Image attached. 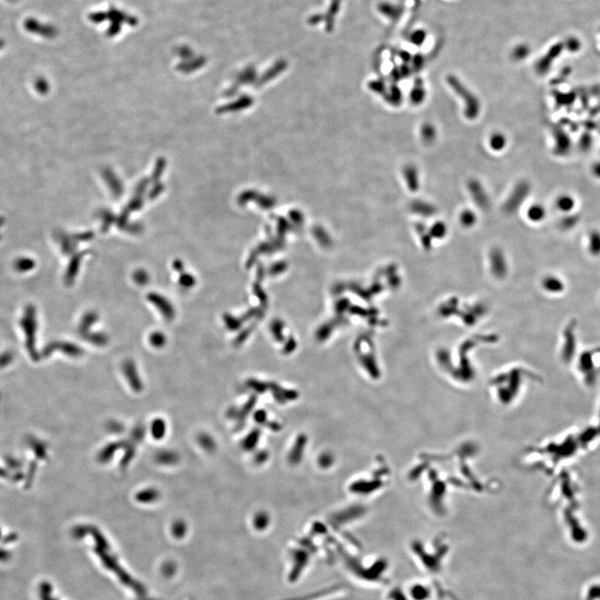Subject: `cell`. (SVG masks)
<instances>
[{
  "label": "cell",
  "mask_w": 600,
  "mask_h": 600,
  "mask_svg": "<svg viewBox=\"0 0 600 600\" xmlns=\"http://www.w3.org/2000/svg\"><path fill=\"white\" fill-rule=\"evenodd\" d=\"M448 84L452 90L456 93V95L463 99V102L465 106V117L472 120L479 116L481 110V104L479 99L475 95H473V93L471 92L468 87L465 86L455 76H449L448 78Z\"/></svg>",
  "instance_id": "7a4b0ae2"
},
{
  "label": "cell",
  "mask_w": 600,
  "mask_h": 600,
  "mask_svg": "<svg viewBox=\"0 0 600 600\" xmlns=\"http://www.w3.org/2000/svg\"><path fill=\"white\" fill-rule=\"evenodd\" d=\"M406 184L411 192H416L419 189V171L413 165H408L403 169Z\"/></svg>",
  "instance_id": "52a82bcc"
},
{
  "label": "cell",
  "mask_w": 600,
  "mask_h": 600,
  "mask_svg": "<svg viewBox=\"0 0 600 600\" xmlns=\"http://www.w3.org/2000/svg\"><path fill=\"white\" fill-rule=\"evenodd\" d=\"M437 135L435 128L431 124H425L422 126L421 137L425 143H432Z\"/></svg>",
  "instance_id": "7c38bea8"
},
{
  "label": "cell",
  "mask_w": 600,
  "mask_h": 600,
  "mask_svg": "<svg viewBox=\"0 0 600 600\" xmlns=\"http://www.w3.org/2000/svg\"><path fill=\"white\" fill-rule=\"evenodd\" d=\"M7 1H8V2H10V3H15V2H17V1H18V0H7Z\"/></svg>",
  "instance_id": "603a6c76"
},
{
  "label": "cell",
  "mask_w": 600,
  "mask_h": 600,
  "mask_svg": "<svg viewBox=\"0 0 600 600\" xmlns=\"http://www.w3.org/2000/svg\"><path fill=\"white\" fill-rule=\"evenodd\" d=\"M530 187L525 182H521L514 187V190L511 192L508 200L505 203L506 210L508 212H514L519 208V204L523 203L525 197L529 193Z\"/></svg>",
  "instance_id": "5b68a950"
},
{
  "label": "cell",
  "mask_w": 600,
  "mask_h": 600,
  "mask_svg": "<svg viewBox=\"0 0 600 600\" xmlns=\"http://www.w3.org/2000/svg\"><path fill=\"white\" fill-rule=\"evenodd\" d=\"M195 282L196 280H195V277L189 273H182L179 278V284L185 289H190L193 286H195Z\"/></svg>",
  "instance_id": "ac0fdd59"
},
{
  "label": "cell",
  "mask_w": 600,
  "mask_h": 600,
  "mask_svg": "<svg viewBox=\"0 0 600 600\" xmlns=\"http://www.w3.org/2000/svg\"><path fill=\"white\" fill-rule=\"evenodd\" d=\"M173 268H174V270L182 273L183 270H184V264H183L181 260H174L173 263Z\"/></svg>",
  "instance_id": "44dd1931"
},
{
  "label": "cell",
  "mask_w": 600,
  "mask_h": 600,
  "mask_svg": "<svg viewBox=\"0 0 600 600\" xmlns=\"http://www.w3.org/2000/svg\"><path fill=\"white\" fill-rule=\"evenodd\" d=\"M84 337L86 338L87 340L90 341L91 343H95V344L99 345V346L105 345L107 342H108V337L105 334L100 333H88Z\"/></svg>",
  "instance_id": "4fadbf2b"
},
{
  "label": "cell",
  "mask_w": 600,
  "mask_h": 600,
  "mask_svg": "<svg viewBox=\"0 0 600 600\" xmlns=\"http://www.w3.org/2000/svg\"><path fill=\"white\" fill-rule=\"evenodd\" d=\"M475 454L476 447L467 443L447 454H419L412 464L408 480L423 484L425 500L433 514L439 517L445 514L452 490L474 494L490 491L489 483L478 475L471 463Z\"/></svg>",
  "instance_id": "6da1fadb"
},
{
  "label": "cell",
  "mask_w": 600,
  "mask_h": 600,
  "mask_svg": "<svg viewBox=\"0 0 600 600\" xmlns=\"http://www.w3.org/2000/svg\"><path fill=\"white\" fill-rule=\"evenodd\" d=\"M468 189L473 201L478 205L481 206V208L489 207L490 200L480 182L476 179H471L468 183Z\"/></svg>",
  "instance_id": "8992f818"
},
{
  "label": "cell",
  "mask_w": 600,
  "mask_h": 600,
  "mask_svg": "<svg viewBox=\"0 0 600 600\" xmlns=\"http://www.w3.org/2000/svg\"><path fill=\"white\" fill-rule=\"evenodd\" d=\"M460 221L465 226H471L475 223V214L469 209L463 211L460 215Z\"/></svg>",
  "instance_id": "2e32d148"
},
{
  "label": "cell",
  "mask_w": 600,
  "mask_h": 600,
  "mask_svg": "<svg viewBox=\"0 0 600 600\" xmlns=\"http://www.w3.org/2000/svg\"><path fill=\"white\" fill-rule=\"evenodd\" d=\"M445 231H446V228L443 223H437L436 225L433 226V234H434L437 237H442L444 234Z\"/></svg>",
  "instance_id": "d6986e66"
},
{
  "label": "cell",
  "mask_w": 600,
  "mask_h": 600,
  "mask_svg": "<svg viewBox=\"0 0 600 600\" xmlns=\"http://www.w3.org/2000/svg\"><path fill=\"white\" fill-rule=\"evenodd\" d=\"M4 45H5V42H4V40H3V38H0V50H1V49H3V47H4Z\"/></svg>",
  "instance_id": "7402d4cb"
},
{
  "label": "cell",
  "mask_w": 600,
  "mask_h": 600,
  "mask_svg": "<svg viewBox=\"0 0 600 600\" xmlns=\"http://www.w3.org/2000/svg\"><path fill=\"white\" fill-rule=\"evenodd\" d=\"M528 216L532 221H539L544 216V209L540 205H533L528 211Z\"/></svg>",
  "instance_id": "5bb4252c"
},
{
  "label": "cell",
  "mask_w": 600,
  "mask_h": 600,
  "mask_svg": "<svg viewBox=\"0 0 600 600\" xmlns=\"http://www.w3.org/2000/svg\"><path fill=\"white\" fill-rule=\"evenodd\" d=\"M571 204H572V201L566 197L561 198V199L558 200V205H559V208H560L568 209L570 207Z\"/></svg>",
  "instance_id": "ffe728a7"
},
{
  "label": "cell",
  "mask_w": 600,
  "mask_h": 600,
  "mask_svg": "<svg viewBox=\"0 0 600 600\" xmlns=\"http://www.w3.org/2000/svg\"><path fill=\"white\" fill-rule=\"evenodd\" d=\"M507 138L503 134V133L495 132L493 133L490 135V139H489V144H490V149L495 152L502 151L505 149L507 145Z\"/></svg>",
  "instance_id": "9c48e42d"
},
{
  "label": "cell",
  "mask_w": 600,
  "mask_h": 600,
  "mask_svg": "<svg viewBox=\"0 0 600 600\" xmlns=\"http://www.w3.org/2000/svg\"><path fill=\"white\" fill-rule=\"evenodd\" d=\"M24 28L30 33L41 36L43 38H51L57 34V30L53 25L39 21L38 19L30 17L24 21Z\"/></svg>",
  "instance_id": "3957f363"
},
{
  "label": "cell",
  "mask_w": 600,
  "mask_h": 600,
  "mask_svg": "<svg viewBox=\"0 0 600 600\" xmlns=\"http://www.w3.org/2000/svg\"><path fill=\"white\" fill-rule=\"evenodd\" d=\"M427 94H426V90L425 87L423 85L422 81H417L414 84V86L411 90L410 94H409V99H410L411 103L414 105H419L421 103L425 102L426 99Z\"/></svg>",
  "instance_id": "ba28073f"
},
{
  "label": "cell",
  "mask_w": 600,
  "mask_h": 600,
  "mask_svg": "<svg viewBox=\"0 0 600 600\" xmlns=\"http://www.w3.org/2000/svg\"><path fill=\"white\" fill-rule=\"evenodd\" d=\"M148 300L150 303L156 306V308L160 310L163 317L166 320L171 321L174 319L175 309L172 305V303L168 300H166L165 297H163L162 295H158L157 293H150L148 295Z\"/></svg>",
  "instance_id": "277c9868"
},
{
  "label": "cell",
  "mask_w": 600,
  "mask_h": 600,
  "mask_svg": "<svg viewBox=\"0 0 600 600\" xmlns=\"http://www.w3.org/2000/svg\"><path fill=\"white\" fill-rule=\"evenodd\" d=\"M149 342L154 348H162L166 343L165 335L161 332L152 333L149 336Z\"/></svg>",
  "instance_id": "9a60e30c"
},
{
  "label": "cell",
  "mask_w": 600,
  "mask_h": 600,
  "mask_svg": "<svg viewBox=\"0 0 600 600\" xmlns=\"http://www.w3.org/2000/svg\"><path fill=\"white\" fill-rule=\"evenodd\" d=\"M412 209L419 214L430 216L434 213V207L424 201H415L412 203Z\"/></svg>",
  "instance_id": "30bf717a"
},
{
  "label": "cell",
  "mask_w": 600,
  "mask_h": 600,
  "mask_svg": "<svg viewBox=\"0 0 600 600\" xmlns=\"http://www.w3.org/2000/svg\"><path fill=\"white\" fill-rule=\"evenodd\" d=\"M97 319L98 314L95 312H89L85 314V316L82 320L81 325H80V330H81V333L83 335L86 334V333H88L93 325H95Z\"/></svg>",
  "instance_id": "8fae6325"
},
{
  "label": "cell",
  "mask_w": 600,
  "mask_h": 600,
  "mask_svg": "<svg viewBox=\"0 0 600 600\" xmlns=\"http://www.w3.org/2000/svg\"><path fill=\"white\" fill-rule=\"evenodd\" d=\"M133 280L138 285H145L149 281V273L143 269H138L133 273Z\"/></svg>",
  "instance_id": "e0dca14e"
}]
</instances>
